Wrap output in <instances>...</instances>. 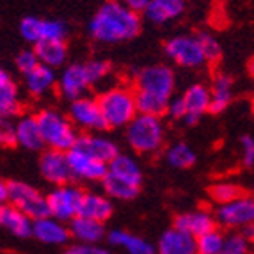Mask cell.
Returning <instances> with one entry per match:
<instances>
[{
    "mask_svg": "<svg viewBox=\"0 0 254 254\" xmlns=\"http://www.w3.org/2000/svg\"><path fill=\"white\" fill-rule=\"evenodd\" d=\"M142 20L139 13L125 7L118 0H105L91 18L87 30L98 43L116 45L133 39L140 32Z\"/></svg>",
    "mask_w": 254,
    "mask_h": 254,
    "instance_id": "obj_1",
    "label": "cell"
},
{
    "mask_svg": "<svg viewBox=\"0 0 254 254\" xmlns=\"http://www.w3.org/2000/svg\"><path fill=\"white\" fill-rule=\"evenodd\" d=\"M176 75L165 64H153L140 69L135 76V107L137 114H149L162 118L167 102L174 94Z\"/></svg>",
    "mask_w": 254,
    "mask_h": 254,
    "instance_id": "obj_2",
    "label": "cell"
},
{
    "mask_svg": "<svg viewBox=\"0 0 254 254\" xmlns=\"http://www.w3.org/2000/svg\"><path fill=\"white\" fill-rule=\"evenodd\" d=\"M105 128H125L137 116L135 94L130 87L116 85L96 98Z\"/></svg>",
    "mask_w": 254,
    "mask_h": 254,
    "instance_id": "obj_3",
    "label": "cell"
},
{
    "mask_svg": "<svg viewBox=\"0 0 254 254\" xmlns=\"http://www.w3.org/2000/svg\"><path fill=\"white\" fill-rule=\"evenodd\" d=\"M125 128L127 142L133 151L140 155H153L164 148L165 125L158 116L137 114Z\"/></svg>",
    "mask_w": 254,
    "mask_h": 254,
    "instance_id": "obj_4",
    "label": "cell"
},
{
    "mask_svg": "<svg viewBox=\"0 0 254 254\" xmlns=\"http://www.w3.org/2000/svg\"><path fill=\"white\" fill-rule=\"evenodd\" d=\"M36 119H38V127L41 131L43 144L48 149L66 153L73 148L76 140V131L69 118L61 114L59 110L45 109L36 116Z\"/></svg>",
    "mask_w": 254,
    "mask_h": 254,
    "instance_id": "obj_5",
    "label": "cell"
},
{
    "mask_svg": "<svg viewBox=\"0 0 254 254\" xmlns=\"http://www.w3.org/2000/svg\"><path fill=\"white\" fill-rule=\"evenodd\" d=\"M7 203L32 220L50 215L47 195L25 182H7Z\"/></svg>",
    "mask_w": 254,
    "mask_h": 254,
    "instance_id": "obj_6",
    "label": "cell"
},
{
    "mask_svg": "<svg viewBox=\"0 0 254 254\" xmlns=\"http://www.w3.org/2000/svg\"><path fill=\"white\" fill-rule=\"evenodd\" d=\"M82 194L84 192L78 187L71 183H64L57 185L50 194L47 195L48 212L54 219L61 222H69L78 215V206H80Z\"/></svg>",
    "mask_w": 254,
    "mask_h": 254,
    "instance_id": "obj_7",
    "label": "cell"
},
{
    "mask_svg": "<svg viewBox=\"0 0 254 254\" xmlns=\"http://www.w3.org/2000/svg\"><path fill=\"white\" fill-rule=\"evenodd\" d=\"M165 55L182 68H201L206 64L195 36H174L164 47Z\"/></svg>",
    "mask_w": 254,
    "mask_h": 254,
    "instance_id": "obj_8",
    "label": "cell"
},
{
    "mask_svg": "<svg viewBox=\"0 0 254 254\" xmlns=\"http://www.w3.org/2000/svg\"><path fill=\"white\" fill-rule=\"evenodd\" d=\"M66 23L61 20H43L38 16H25L20 21V34L29 43L39 41H64Z\"/></svg>",
    "mask_w": 254,
    "mask_h": 254,
    "instance_id": "obj_9",
    "label": "cell"
},
{
    "mask_svg": "<svg viewBox=\"0 0 254 254\" xmlns=\"http://www.w3.org/2000/svg\"><path fill=\"white\" fill-rule=\"evenodd\" d=\"M215 222L224 228H244L253 224L254 219V201L251 195L242 194L237 199L229 203L219 204L215 212Z\"/></svg>",
    "mask_w": 254,
    "mask_h": 254,
    "instance_id": "obj_10",
    "label": "cell"
},
{
    "mask_svg": "<svg viewBox=\"0 0 254 254\" xmlns=\"http://www.w3.org/2000/svg\"><path fill=\"white\" fill-rule=\"evenodd\" d=\"M69 121L73 123V127L82 128L87 133L105 130L100 107H98L96 98L93 96H80L73 100L69 105Z\"/></svg>",
    "mask_w": 254,
    "mask_h": 254,
    "instance_id": "obj_11",
    "label": "cell"
},
{
    "mask_svg": "<svg viewBox=\"0 0 254 254\" xmlns=\"http://www.w3.org/2000/svg\"><path fill=\"white\" fill-rule=\"evenodd\" d=\"M57 87H59V93L69 102L85 96L87 89L93 87L85 63H73L66 66L61 73L59 80H57Z\"/></svg>",
    "mask_w": 254,
    "mask_h": 254,
    "instance_id": "obj_12",
    "label": "cell"
},
{
    "mask_svg": "<svg viewBox=\"0 0 254 254\" xmlns=\"http://www.w3.org/2000/svg\"><path fill=\"white\" fill-rule=\"evenodd\" d=\"M68 158L69 173L71 178L82 180V182H102L107 174V164L96 160V158L78 151V149H69L66 151Z\"/></svg>",
    "mask_w": 254,
    "mask_h": 254,
    "instance_id": "obj_13",
    "label": "cell"
},
{
    "mask_svg": "<svg viewBox=\"0 0 254 254\" xmlns=\"http://www.w3.org/2000/svg\"><path fill=\"white\" fill-rule=\"evenodd\" d=\"M183 105H185V116L183 123L187 127H194L201 121L204 114L210 110V89L204 84H192L187 87L182 96Z\"/></svg>",
    "mask_w": 254,
    "mask_h": 254,
    "instance_id": "obj_14",
    "label": "cell"
},
{
    "mask_svg": "<svg viewBox=\"0 0 254 254\" xmlns=\"http://www.w3.org/2000/svg\"><path fill=\"white\" fill-rule=\"evenodd\" d=\"M71 149H78V151L89 155V157L96 158V160L109 164L114 157L119 155V146L109 137L98 135V133H84V135H76L75 144Z\"/></svg>",
    "mask_w": 254,
    "mask_h": 254,
    "instance_id": "obj_15",
    "label": "cell"
},
{
    "mask_svg": "<svg viewBox=\"0 0 254 254\" xmlns=\"http://www.w3.org/2000/svg\"><path fill=\"white\" fill-rule=\"evenodd\" d=\"M39 171H41L43 178L55 187L69 183V180H71L68 158H66V153L63 151L48 149L43 153L39 158Z\"/></svg>",
    "mask_w": 254,
    "mask_h": 254,
    "instance_id": "obj_16",
    "label": "cell"
},
{
    "mask_svg": "<svg viewBox=\"0 0 254 254\" xmlns=\"http://www.w3.org/2000/svg\"><path fill=\"white\" fill-rule=\"evenodd\" d=\"M32 237L47 246H64L69 240L68 226L52 215L32 220Z\"/></svg>",
    "mask_w": 254,
    "mask_h": 254,
    "instance_id": "obj_17",
    "label": "cell"
},
{
    "mask_svg": "<svg viewBox=\"0 0 254 254\" xmlns=\"http://www.w3.org/2000/svg\"><path fill=\"white\" fill-rule=\"evenodd\" d=\"M173 228L197 238L203 233H206V231H210V229L217 228V222L215 217L210 212H206V210H192V212H183L174 217Z\"/></svg>",
    "mask_w": 254,
    "mask_h": 254,
    "instance_id": "obj_18",
    "label": "cell"
},
{
    "mask_svg": "<svg viewBox=\"0 0 254 254\" xmlns=\"http://www.w3.org/2000/svg\"><path fill=\"white\" fill-rule=\"evenodd\" d=\"M185 11V0H149L142 14L155 25H165L180 18Z\"/></svg>",
    "mask_w": 254,
    "mask_h": 254,
    "instance_id": "obj_19",
    "label": "cell"
},
{
    "mask_svg": "<svg viewBox=\"0 0 254 254\" xmlns=\"http://www.w3.org/2000/svg\"><path fill=\"white\" fill-rule=\"evenodd\" d=\"M112 213H114V206H112V201L107 195L98 194V192H84L82 194L80 206H78V215L105 224L107 220L112 217Z\"/></svg>",
    "mask_w": 254,
    "mask_h": 254,
    "instance_id": "obj_20",
    "label": "cell"
},
{
    "mask_svg": "<svg viewBox=\"0 0 254 254\" xmlns=\"http://www.w3.org/2000/svg\"><path fill=\"white\" fill-rule=\"evenodd\" d=\"M158 254H194L195 253V238L183 233L176 228L165 229L160 235L158 246L155 249Z\"/></svg>",
    "mask_w": 254,
    "mask_h": 254,
    "instance_id": "obj_21",
    "label": "cell"
},
{
    "mask_svg": "<svg viewBox=\"0 0 254 254\" xmlns=\"http://www.w3.org/2000/svg\"><path fill=\"white\" fill-rule=\"evenodd\" d=\"M0 228L16 238L32 237V219L13 204H0Z\"/></svg>",
    "mask_w": 254,
    "mask_h": 254,
    "instance_id": "obj_22",
    "label": "cell"
},
{
    "mask_svg": "<svg viewBox=\"0 0 254 254\" xmlns=\"http://www.w3.org/2000/svg\"><path fill=\"white\" fill-rule=\"evenodd\" d=\"M14 142L29 151H39L45 148L36 116H21L14 123Z\"/></svg>",
    "mask_w": 254,
    "mask_h": 254,
    "instance_id": "obj_23",
    "label": "cell"
},
{
    "mask_svg": "<svg viewBox=\"0 0 254 254\" xmlns=\"http://www.w3.org/2000/svg\"><path fill=\"white\" fill-rule=\"evenodd\" d=\"M25 78V89L30 96L41 98L48 94L57 85V73L54 68H48L45 64H38L32 71L23 75Z\"/></svg>",
    "mask_w": 254,
    "mask_h": 254,
    "instance_id": "obj_24",
    "label": "cell"
},
{
    "mask_svg": "<svg viewBox=\"0 0 254 254\" xmlns=\"http://www.w3.org/2000/svg\"><path fill=\"white\" fill-rule=\"evenodd\" d=\"M69 237L75 238L78 244H98L105 237V224L87 217L76 215L69 220Z\"/></svg>",
    "mask_w": 254,
    "mask_h": 254,
    "instance_id": "obj_25",
    "label": "cell"
},
{
    "mask_svg": "<svg viewBox=\"0 0 254 254\" xmlns=\"http://www.w3.org/2000/svg\"><path fill=\"white\" fill-rule=\"evenodd\" d=\"M20 91L13 76L4 68H0V118H11L20 112Z\"/></svg>",
    "mask_w": 254,
    "mask_h": 254,
    "instance_id": "obj_26",
    "label": "cell"
},
{
    "mask_svg": "<svg viewBox=\"0 0 254 254\" xmlns=\"http://www.w3.org/2000/svg\"><path fill=\"white\" fill-rule=\"evenodd\" d=\"M107 174L137 187H140L142 183V169H140L139 162L123 153H119L118 157H114L107 164Z\"/></svg>",
    "mask_w": 254,
    "mask_h": 254,
    "instance_id": "obj_27",
    "label": "cell"
},
{
    "mask_svg": "<svg viewBox=\"0 0 254 254\" xmlns=\"http://www.w3.org/2000/svg\"><path fill=\"white\" fill-rule=\"evenodd\" d=\"M210 89V110L212 114H222L233 102V78L220 73L213 78Z\"/></svg>",
    "mask_w": 254,
    "mask_h": 254,
    "instance_id": "obj_28",
    "label": "cell"
},
{
    "mask_svg": "<svg viewBox=\"0 0 254 254\" xmlns=\"http://www.w3.org/2000/svg\"><path fill=\"white\" fill-rule=\"evenodd\" d=\"M34 54L39 64H45L48 68H61L68 59V47L64 41H39L34 45Z\"/></svg>",
    "mask_w": 254,
    "mask_h": 254,
    "instance_id": "obj_29",
    "label": "cell"
},
{
    "mask_svg": "<svg viewBox=\"0 0 254 254\" xmlns=\"http://www.w3.org/2000/svg\"><path fill=\"white\" fill-rule=\"evenodd\" d=\"M109 242L112 246L121 247L128 254H155V247L151 242L144 240L139 235H133L125 229H114L109 233Z\"/></svg>",
    "mask_w": 254,
    "mask_h": 254,
    "instance_id": "obj_30",
    "label": "cell"
},
{
    "mask_svg": "<svg viewBox=\"0 0 254 254\" xmlns=\"http://www.w3.org/2000/svg\"><path fill=\"white\" fill-rule=\"evenodd\" d=\"M103 183V190H105V195L109 199H118V201H131L135 199L137 194H139L140 187L131 185V183H127L123 180L114 178L110 174H105V178L102 180Z\"/></svg>",
    "mask_w": 254,
    "mask_h": 254,
    "instance_id": "obj_31",
    "label": "cell"
},
{
    "mask_svg": "<svg viewBox=\"0 0 254 254\" xmlns=\"http://www.w3.org/2000/svg\"><path fill=\"white\" fill-rule=\"evenodd\" d=\"M195 158H197V155L187 142L171 144L165 151V160L176 169H189L195 164Z\"/></svg>",
    "mask_w": 254,
    "mask_h": 254,
    "instance_id": "obj_32",
    "label": "cell"
},
{
    "mask_svg": "<svg viewBox=\"0 0 254 254\" xmlns=\"http://www.w3.org/2000/svg\"><path fill=\"white\" fill-rule=\"evenodd\" d=\"M224 244V233L217 228L210 229L195 238V253L197 254H219Z\"/></svg>",
    "mask_w": 254,
    "mask_h": 254,
    "instance_id": "obj_33",
    "label": "cell"
},
{
    "mask_svg": "<svg viewBox=\"0 0 254 254\" xmlns=\"http://www.w3.org/2000/svg\"><path fill=\"white\" fill-rule=\"evenodd\" d=\"M210 194H212V199L215 201L217 204H224V203L237 199V197H240V195L244 194V190L233 182H219L212 187Z\"/></svg>",
    "mask_w": 254,
    "mask_h": 254,
    "instance_id": "obj_34",
    "label": "cell"
},
{
    "mask_svg": "<svg viewBox=\"0 0 254 254\" xmlns=\"http://www.w3.org/2000/svg\"><path fill=\"white\" fill-rule=\"evenodd\" d=\"M195 38H197L201 52H203V55H204V61H206V63H219L220 55H222L220 43L217 41L212 34H208V32H201V34H197Z\"/></svg>",
    "mask_w": 254,
    "mask_h": 254,
    "instance_id": "obj_35",
    "label": "cell"
},
{
    "mask_svg": "<svg viewBox=\"0 0 254 254\" xmlns=\"http://www.w3.org/2000/svg\"><path fill=\"white\" fill-rule=\"evenodd\" d=\"M219 254H251V240L242 233H233L224 237V244Z\"/></svg>",
    "mask_w": 254,
    "mask_h": 254,
    "instance_id": "obj_36",
    "label": "cell"
},
{
    "mask_svg": "<svg viewBox=\"0 0 254 254\" xmlns=\"http://www.w3.org/2000/svg\"><path fill=\"white\" fill-rule=\"evenodd\" d=\"M38 64H39V61H38V57H36L34 50H21L20 54L16 55V68L21 75L32 71Z\"/></svg>",
    "mask_w": 254,
    "mask_h": 254,
    "instance_id": "obj_37",
    "label": "cell"
},
{
    "mask_svg": "<svg viewBox=\"0 0 254 254\" xmlns=\"http://www.w3.org/2000/svg\"><path fill=\"white\" fill-rule=\"evenodd\" d=\"M14 144V121L11 118H0V148Z\"/></svg>",
    "mask_w": 254,
    "mask_h": 254,
    "instance_id": "obj_38",
    "label": "cell"
},
{
    "mask_svg": "<svg viewBox=\"0 0 254 254\" xmlns=\"http://www.w3.org/2000/svg\"><path fill=\"white\" fill-rule=\"evenodd\" d=\"M64 254H114L112 251L100 247L98 244H76L66 249Z\"/></svg>",
    "mask_w": 254,
    "mask_h": 254,
    "instance_id": "obj_39",
    "label": "cell"
},
{
    "mask_svg": "<svg viewBox=\"0 0 254 254\" xmlns=\"http://www.w3.org/2000/svg\"><path fill=\"white\" fill-rule=\"evenodd\" d=\"M242 162L249 169L254 165V139L251 135L242 137Z\"/></svg>",
    "mask_w": 254,
    "mask_h": 254,
    "instance_id": "obj_40",
    "label": "cell"
},
{
    "mask_svg": "<svg viewBox=\"0 0 254 254\" xmlns=\"http://www.w3.org/2000/svg\"><path fill=\"white\" fill-rule=\"evenodd\" d=\"M164 114H167L171 119H183V116H185V105H183L182 96L171 98L169 102H167Z\"/></svg>",
    "mask_w": 254,
    "mask_h": 254,
    "instance_id": "obj_41",
    "label": "cell"
},
{
    "mask_svg": "<svg viewBox=\"0 0 254 254\" xmlns=\"http://www.w3.org/2000/svg\"><path fill=\"white\" fill-rule=\"evenodd\" d=\"M119 4L121 5H125V7H128V9H131L133 13H142L144 11V7L148 5V2L149 0H118Z\"/></svg>",
    "mask_w": 254,
    "mask_h": 254,
    "instance_id": "obj_42",
    "label": "cell"
},
{
    "mask_svg": "<svg viewBox=\"0 0 254 254\" xmlns=\"http://www.w3.org/2000/svg\"><path fill=\"white\" fill-rule=\"evenodd\" d=\"M7 201V182L0 178V204H4Z\"/></svg>",
    "mask_w": 254,
    "mask_h": 254,
    "instance_id": "obj_43",
    "label": "cell"
},
{
    "mask_svg": "<svg viewBox=\"0 0 254 254\" xmlns=\"http://www.w3.org/2000/svg\"><path fill=\"white\" fill-rule=\"evenodd\" d=\"M194 254H197V253H194Z\"/></svg>",
    "mask_w": 254,
    "mask_h": 254,
    "instance_id": "obj_44",
    "label": "cell"
}]
</instances>
